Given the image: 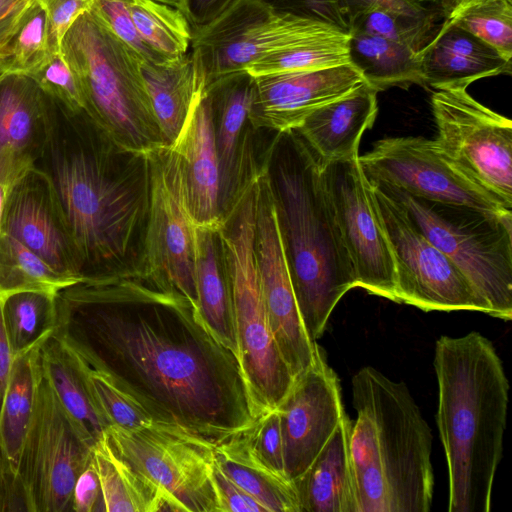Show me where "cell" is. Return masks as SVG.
I'll list each match as a JSON object with an SVG mask.
<instances>
[{
	"label": "cell",
	"mask_w": 512,
	"mask_h": 512,
	"mask_svg": "<svg viewBox=\"0 0 512 512\" xmlns=\"http://www.w3.org/2000/svg\"><path fill=\"white\" fill-rule=\"evenodd\" d=\"M40 365L64 409L95 441L100 439L107 426L94 410L80 378L52 335L40 346Z\"/></svg>",
	"instance_id": "37"
},
{
	"label": "cell",
	"mask_w": 512,
	"mask_h": 512,
	"mask_svg": "<svg viewBox=\"0 0 512 512\" xmlns=\"http://www.w3.org/2000/svg\"><path fill=\"white\" fill-rule=\"evenodd\" d=\"M258 180L219 228L230 278L237 360L254 418L277 408L294 376L270 328L254 250Z\"/></svg>",
	"instance_id": "7"
},
{
	"label": "cell",
	"mask_w": 512,
	"mask_h": 512,
	"mask_svg": "<svg viewBox=\"0 0 512 512\" xmlns=\"http://www.w3.org/2000/svg\"><path fill=\"white\" fill-rule=\"evenodd\" d=\"M253 76L246 70L223 74L205 87L213 117L219 164V205L223 219L259 178L263 164L255 152V131L249 118Z\"/></svg>",
	"instance_id": "19"
},
{
	"label": "cell",
	"mask_w": 512,
	"mask_h": 512,
	"mask_svg": "<svg viewBox=\"0 0 512 512\" xmlns=\"http://www.w3.org/2000/svg\"><path fill=\"white\" fill-rule=\"evenodd\" d=\"M91 461L100 484L97 511H170L159 489L117 453L105 432L93 445Z\"/></svg>",
	"instance_id": "30"
},
{
	"label": "cell",
	"mask_w": 512,
	"mask_h": 512,
	"mask_svg": "<svg viewBox=\"0 0 512 512\" xmlns=\"http://www.w3.org/2000/svg\"><path fill=\"white\" fill-rule=\"evenodd\" d=\"M370 189L394 257L398 303L426 312L468 310L489 315L487 302L458 266L413 225L396 202L371 184Z\"/></svg>",
	"instance_id": "13"
},
{
	"label": "cell",
	"mask_w": 512,
	"mask_h": 512,
	"mask_svg": "<svg viewBox=\"0 0 512 512\" xmlns=\"http://www.w3.org/2000/svg\"><path fill=\"white\" fill-rule=\"evenodd\" d=\"M377 93L365 82L318 107L293 130L323 163L358 157L362 135L377 116Z\"/></svg>",
	"instance_id": "26"
},
{
	"label": "cell",
	"mask_w": 512,
	"mask_h": 512,
	"mask_svg": "<svg viewBox=\"0 0 512 512\" xmlns=\"http://www.w3.org/2000/svg\"><path fill=\"white\" fill-rule=\"evenodd\" d=\"M241 0H188L192 29L204 27L236 6Z\"/></svg>",
	"instance_id": "51"
},
{
	"label": "cell",
	"mask_w": 512,
	"mask_h": 512,
	"mask_svg": "<svg viewBox=\"0 0 512 512\" xmlns=\"http://www.w3.org/2000/svg\"><path fill=\"white\" fill-rule=\"evenodd\" d=\"M77 77L83 110L121 148L149 154L166 147L141 71V58L93 11L61 42Z\"/></svg>",
	"instance_id": "6"
},
{
	"label": "cell",
	"mask_w": 512,
	"mask_h": 512,
	"mask_svg": "<svg viewBox=\"0 0 512 512\" xmlns=\"http://www.w3.org/2000/svg\"><path fill=\"white\" fill-rule=\"evenodd\" d=\"M141 71L166 147L178 139L205 79L189 52L163 63L141 61Z\"/></svg>",
	"instance_id": "29"
},
{
	"label": "cell",
	"mask_w": 512,
	"mask_h": 512,
	"mask_svg": "<svg viewBox=\"0 0 512 512\" xmlns=\"http://www.w3.org/2000/svg\"><path fill=\"white\" fill-rule=\"evenodd\" d=\"M396 202L413 225L462 271L489 306V315L512 318V211L491 212L428 200L368 181Z\"/></svg>",
	"instance_id": "8"
},
{
	"label": "cell",
	"mask_w": 512,
	"mask_h": 512,
	"mask_svg": "<svg viewBox=\"0 0 512 512\" xmlns=\"http://www.w3.org/2000/svg\"><path fill=\"white\" fill-rule=\"evenodd\" d=\"M264 160L299 312L316 341L339 300L357 287L354 268L317 154L292 129L277 133Z\"/></svg>",
	"instance_id": "4"
},
{
	"label": "cell",
	"mask_w": 512,
	"mask_h": 512,
	"mask_svg": "<svg viewBox=\"0 0 512 512\" xmlns=\"http://www.w3.org/2000/svg\"><path fill=\"white\" fill-rule=\"evenodd\" d=\"M254 250L270 328L296 379L314 363L318 344L307 333L299 312L266 164L258 178Z\"/></svg>",
	"instance_id": "16"
},
{
	"label": "cell",
	"mask_w": 512,
	"mask_h": 512,
	"mask_svg": "<svg viewBox=\"0 0 512 512\" xmlns=\"http://www.w3.org/2000/svg\"><path fill=\"white\" fill-rule=\"evenodd\" d=\"M52 337L77 373L94 410L107 428L117 426L127 430H135L154 422L103 373L89 365L68 344L57 329L53 332Z\"/></svg>",
	"instance_id": "34"
},
{
	"label": "cell",
	"mask_w": 512,
	"mask_h": 512,
	"mask_svg": "<svg viewBox=\"0 0 512 512\" xmlns=\"http://www.w3.org/2000/svg\"><path fill=\"white\" fill-rule=\"evenodd\" d=\"M50 97L36 166L49 178L82 262V281L141 279L150 204L149 154L114 143L82 110Z\"/></svg>",
	"instance_id": "2"
},
{
	"label": "cell",
	"mask_w": 512,
	"mask_h": 512,
	"mask_svg": "<svg viewBox=\"0 0 512 512\" xmlns=\"http://www.w3.org/2000/svg\"><path fill=\"white\" fill-rule=\"evenodd\" d=\"M346 415L309 468L294 482L301 512H357Z\"/></svg>",
	"instance_id": "27"
},
{
	"label": "cell",
	"mask_w": 512,
	"mask_h": 512,
	"mask_svg": "<svg viewBox=\"0 0 512 512\" xmlns=\"http://www.w3.org/2000/svg\"><path fill=\"white\" fill-rule=\"evenodd\" d=\"M177 153L188 210L196 226L219 227V164L210 100L203 89L173 146Z\"/></svg>",
	"instance_id": "23"
},
{
	"label": "cell",
	"mask_w": 512,
	"mask_h": 512,
	"mask_svg": "<svg viewBox=\"0 0 512 512\" xmlns=\"http://www.w3.org/2000/svg\"><path fill=\"white\" fill-rule=\"evenodd\" d=\"M5 303L6 300L0 297V408L16 355L8 331Z\"/></svg>",
	"instance_id": "52"
},
{
	"label": "cell",
	"mask_w": 512,
	"mask_h": 512,
	"mask_svg": "<svg viewBox=\"0 0 512 512\" xmlns=\"http://www.w3.org/2000/svg\"><path fill=\"white\" fill-rule=\"evenodd\" d=\"M8 186L0 183V229H1V223H2V217L6 202V197L8 193Z\"/></svg>",
	"instance_id": "54"
},
{
	"label": "cell",
	"mask_w": 512,
	"mask_h": 512,
	"mask_svg": "<svg viewBox=\"0 0 512 512\" xmlns=\"http://www.w3.org/2000/svg\"><path fill=\"white\" fill-rule=\"evenodd\" d=\"M358 157L322 162L326 193L357 287L398 303L393 253Z\"/></svg>",
	"instance_id": "15"
},
{
	"label": "cell",
	"mask_w": 512,
	"mask_h": 512,
	"mask_svg": "<svg viewBox=\"0 0 512 512\" xmlns=\"http://www.w3.org/2000/svg\"><path fill=\"white\" fill-rule=\"evenodd\" d=\"M215 462L267 512H301L294 482L275 473L257 458L241 431L215 445Z\"/></svg>",
	"instance_id": "31"
},
{
	"label": "cell",
	"mask_w": 512,
	"mask_h": 512,
	"mask_svg": "<svg viewBox=\"0 0 512 512\" xmlns=\"http://www.w3.org/2000/svg\"><path fill=\"white\" fill-rule=\"evenodd\" d=\"M442 24L463 29L512 59V0H441Z\"/></svg>",
	"instance_id": "35"
},
{
	"label": "cell",
	"mask_w": 512,
	"mask_h": 512,
	"mask_svg": "<svg viewBox=\"0 0 512 512\" xmlns=\"http://www.w3.org/2000/svg\"><path fill=\"white\" fill-rule=\"evenodd\" d=\"M95 442L59 402L39 360L20 470L24 510H72L75 482L90 463Z\"/></svg>",
	"instance_id": "9"
},
{
	"label": "cell",
	"mask_w": 512,
	"mask_h": 512,
	"mask_svg": "<svg viewBox=\"0 0 512 512\" xmlns=\"http://www.w3.org/2000/svg\"><path fill=\"white\" fill-rule=\"evenodd\" d=\"M5 73H6V70H5L4 64H3L2 60L0 59V76H2Z\"/></svg>",
	"instance_id": "56"
},
{
	"label": "cell",
	"mask_w": 512,
	"mask_h": 512,
	"mask_svg": "<svg viewBox=\"0 0 512 512\" xmlns=\"http://www.w3.org/2000/svg\"><path fill=\"white\" fill-rule=\"evenodd\" d=\"M414 1L426 6L427 4H431V5L439 4L441 0H414Z\"/></svg>",
	"instance_id": "55"
},
{
	"label": "cell",
	"mask_w": 512,
	"mask_h": 512,
	"mask_svg": "<svg viewBox=\"0 0 512 512\" xmlns=\"http://www.w3.org/2000/svg\"><path fill=\"white\" fill-rule=\"evenodd\" d=\"M58 298L24 292L6 300V320L15 353L53 334L60 321Z\"/></svg>",
	"instance_id": "38"
},
{
	"label": "cell",
	"mask_w": 512,
	"mask_h": 512,
	"mask_svg": "<svg viewBox=\"0 0 512 512\" xmlns=\"http://www.w3.org/2000/svg\"><path fill=\"white\" fill-rule=\"evenodd\" d=\"M368 181L384 182L428 200L463 204L491 212L512 211L473 183L422 137H391L358 157Z\"/></svg>",
	"instance_id": "17"
},
{
	"label": "cell",
	"mask_w": 512,
	"mask_h": 512,
	"mask_svg": "<svg viewBox=\"0 0 512 512\" xmlns=\"http://www.w3.org/2000/svg\"><path fill=\"white\" fill-rule=\"evenodd\" d=\"M266 1L279 10L325 22L350 33V23L343 0Z\"/></svg>",
	"instance_id": "46"
},
{
	"label": "cell",
	"mask_w": 512,
	"mask_h": 512,
	"mask_svg": "<svg viewBox=\"0 0 512 512\" xmlns=\"http://www.w3.org/2000/svg\"><path fill=\"white\" fill-rule=\"evenodd\" d=\"M220 226H196L197 312L211 335L236 355L232 292Z\"/></svg>",
	"instance_id": "28"
},
{
	"label": "cell",
	"mask_w": 512,
	"mask_h": 512,
	"mask_svg": "<svg viewBox=\"0 0 512 512\" xmlns=\"http://www.w3.org/2000/svg\"><path fill=\"white\" fill-rule=\"evenodd\" d=\"M350 33L321 38L307 44L266 56L245 70L253 77L281 73L316 70L350 63Z\"/></svg>",
	"instance_id": "39"
},
{
	"label": "cell",
	"mask_w": 512,
	"mask_h": 512,
	"mask_svg": "<svg viewBox=\"0 0 512 512\" xmlns=\"http://www.w3.org/2000/svg\"><path fill=\"white\" fill-rule=\"evenodd\" d=\"M212 481L216 512H267L264 506L226 476L215 461Z\"/></svg>",
	"instance_id": "47"
},
{
	"label": "cell",
	"mask_w": 512,
	"mask_h": 512,
	"mask_svg": "<svg viewBox=\"0 0 512 512\" xmlns=\"http://www.w3.org/2000/svg\"><path fill=\"white\" fill-rule=\"evenodd\" d=\"M48 94L29 76H0V183L11 186L40 159L47 137Z\"/></svg>",
	"instance_id": "22"
},
{
	"label": "cell",
	"mask_w": 512,
	"mask_h": 512,
	"mask_svg": "<svg viewBox=\"0 0 512 512\" xmlns=\"http://www.w3.org/2000/svg\"><path fill=\"white\" fill-rule=\"evenodd\" d=\"M277 410L285 474L293 482L309 468L347 415L338 376L319 345L314 363L294 380Z\"/></svg>",
	"instance_id": "18"
},
{
	"label": "cell",
	"mask_w": 512,
	"mask_h": 512,
	"mask_svg": "<svg viewBox=\"0 0 512 512\" xmlns=\"http://www.w3.org/2000/svg\"><path fill=\"white\" fill-rule=\"evenodd\" d=\"M149 157L150 204L139 280L181 294L197 310L196 224L187 207L179 159L172 147Z\"/></svg>",
	"instance_id": "14"
},
{
	"label": "cell",
	"mask_w": 512,
	"mask_h": 512,
	"mask_svg": "<svg viewBox=\"0 0 512 512\" xmlns=\"http://www.w3.org/2000/svg\"><path fill=\"white\" fill-rule=\"evenodd\" d=\"M341 32L346 31L279 10L266 0H241L215 21L193 30L190 52L206 86L266 56Z\"/></svg>",
	"instance_id": "10"
},
{
	"label": "cell",
	"mask_w": 512,
	"mask_h": 512,
	"mask_svg": "<svg viewBox=\"0 0 512 512\" xmlns=\"http://www.w3.org/2000/svg\"><path fill=\"white\" fill-rule=\"evenodd\" d=\"M349 55L365 82L377 92L423 86L418 52L406 45L354 31L350 33Z\"/></svg>",
	"instance_id": "32"
},
{
	"label": "cell",
	"mask_w": 512,
	"mask_h": 512,
	"mask_svg": "<svg viewBox=\"0 0 512 512\" xmlns=\"http://www.w3.org/2000/svg\"><path fill=\"white\" fill-rule=\"evenodd\" d=\"M46 12L33 0L1 59L6 73L30 76L51 57Z\"/></svg>",
	"instance_id": "40"
},
{
	"label": "cell",
	"mask_w": 512,
	"mask_h": 512,
	"mask_svg": "<svg viewBox=\"0 0 512 512\" xmlns=\"http://www.w3.org/2000/svg\"><path fill=\"white\" fill-rule=\"evenodd\" d=\"M365 83L350 63L253 77L249 118L255 129H295L312 111Z\"/></svg>",
	"instance_id": "21"
},
{
	"label": "cell",
	"mask_w": 512,
	"mask_h": 512,
	"mask_svg": "<svg viewBox=\"0 0 512 512\" xmlns=\"http://www.w3.org/2000/svg\"><path fill=\"white\" fill-rule=\"evenodd\" d=\"M31 77L43 92L71 110H82L81 89L73 70L61 52L54 53Z\"/></svg>",
	"instance_id": "43"
},
{
	"label": "cell",
	"mask_w": 512,
	"mask_h": 512,
	"mask_svg": "<svg viewBox=\"0 0 512 512\" xmlns=\"http://www.w3.org/2000/svg\"><path fill=\"white\" fill-rule=\"evenodd\" d=\"M79 283L50 267L37 254L17 239L0 230V297L24 292L57 298L60 293Z\"/></svg>",
	"instance_id": "33"
},
{
	"label": "cell",
	"mask_w": 512,
	"mask_h": 512,
	"mask_svg": "<svg viewBox=\"0 0 512 512\" xmlns=\"http://www.w3.org/2000/svg\"><path fill=\"white\" fill-rule=\"evenodd\" d=\"M351 385L357 512H429L433 436L408 387L371 366L360 369Z\"/></svg>",
	"instance_id": "5"
},
{
	"label": "cell",
	"mask_w": 512,
	"mask_h": 512,
	"mask_svg": "<svg viewBox=\"0 0 512 512\" xmlns=\"http://www.w3.org/2000/svg\"><path fill=\"white\" fill-rule=\"evenodd\" d=\"M113 448L163 494L170 511L216 512L215 444L153 422L140 429L109 426Z\"/></svg>",
	"instance_id": "12"
},
{
	"label": "cell",
	"mask_w": 512,
	"mask_h": 512,
	"mask_svg": "<svg viewBox=\"0 0 512 512\" xmlns=\"http://www.w3.org/2000/svg\"><path fill=\"white\" fill-rule=\"evenodd\" d=\"M100 500V484L92 461L77 478L72 498L75 512L97 511Z\"/></svg>",
	"instance_id": "49"
},
{
	"label": "cell",
	"mask_w": 512,
	"mask_h": 512,
	"mask_svg": "<svg viewBox=\"0 0 512 512\" xmlns=\"http://www.w3.org/2000/svg\"><path fill=\"white\" fill-rule=\"evenodd\" d=\"M43 338L16 352L0 408V510L23 504L20 470L34 403ZM24 510V506H23Z\"/></svg>",
	"instance_id": "25"
},
{
	"label": "cell",
	"mask_w": 512,
	"mask_h": 512,
	"mask_svg": "<svg viewBox=\"0 0 512 512\" xmlns=\"http://www.w3.org/2000/svg\"><path fill=\"white\" fill-rule=\"evenodd\" d=\"M38 1L46 12L50 49L52 53H58L67 31L82 14L91 10L95 0Z\"/></svg>",
	"instance_id": "45"
},
{
	"label": "cell",
	"mask_w": 512,
	"mask_h": 512,
	"mask_svg": "<svg viewBox=\"0 0 512 512\" xmlns=\"http://www.w3.org/2000/svg\"><path fill=\"white\" fill-rule=\"evenodd\" d=\"M436 422L448 470L449 512H489L503 453L509 383L493 343L479 332L435 345Z\"/></svg>",
	"instance_id": "3"
},
{
	"label": "cell",
	"mask_w": 512,
	"mask_h": 512,
	"mask_svg": "<svg viewBox=\"0 0 512 512\" xmlns=\"http://www.w3.org/2000/svg\"><path fill=\"white\" fill-rule=\"evenodd\" d=\"M435 151L457 171L512 209V122L475 100L467 89L431 97Z\"/></svg>",
	"instance_id": "11"
},
{
	"label": "cell",
	"mask_w": 512,
	"mask_h": 512,
	"mask_svg": "<svg viewBox=\"0 0 512 512\" xmlns=\"http://www.w3.org/2000/svg\"><path fill=\"white\" fill-rule=\"evenodd\" d=\"M423 86L435 90L467 89L473 82L511 74V60L477 36L440 24L418 51Z\"/></svg>",
	"instance_id": "24"
},
{
	"label": "cell",
	"mask_w": 512,
	"mask_h": 512,
	"mask_svg": "<svg viewBox=\"0 0 512 512\" xmlns=\"http://www.w3.org/2000/svg\"><path fill=\"white\" fill-rule=\"evenodd\" d=\"M60 296L57 331L154 422L217 445L255 420L236 355L181 294L134 279Z\"/></svg>",
	"instance_id": "1"
},
{
	"label": "cell",
	"mask_w": 512,
	"mask_h": 512,
	"mask_svg": "<svg viewBox=\"0 0 512 512\" xmlns=\"http://www.w3.org/2000/svg\"><path fill=\"white\" fill-rule=\"evenodd\" d=\"M134 25L146 45L165 60L187 54L192 26L179 9L156 0H128Z\"/></svg>",
	"instance_id": "36"
},
{
	"label": "cell",
	"mask_w": 512,
	"mask_h": 512,
	"mask_svg": "<svg viewBox=\"0 0 512 512\" xmlns=\"http://www.w3.org/2000/svg\"><path fill=\"white\" fill-rule=\"evenodd\" d=\"M91 11L103 20L142 61L152 63L168 61L150 49L141 38L132 20L128 0H95Z\"/></svg>",
	"instance_id": "44"
},
{
	"label": "cell",
	"mask_w": 512,
	"mask_h": 512,
	"mask_svg": "<svg viewBox=\"0 0 512 512\" xmlns=\"http://www.w3.org/2000/svg\"><path fill=\"white\" fill-rule=\"evenodd\" d=\"M343 2L350 24L356 18L376 10L416 16L430 9L414 0H343Z\"/></svg>",
	"instance_id": "48"
},
{
	"label": "cell",
	"mask_w": 512,
	"mask_h": 512,
	"mask_svg": "<svg viewBox=\"0 0 512 512\" xmlns=\"http://www.w3.org/2000/svg\"><path fill=\"white\" fill-rule=\"evenodd\" d=\"M1 231L58 273L82 281V262L55 191L37 166L8 188Z\"/></svg>",
	"instance_id": "20"
},
{
	"label": "cell",
	"mask_w": 512,
	"mask_h": 512,
	"mask_svg": "<svg viewBox=\"0 0 512 512\" xmlns=\"http://www.w3.org/2000/svg\"><path fill=\"white\" fill-rule=\"evenodd\" d=\"M179 9L188 18V0H156Z\"/></svg>",
	"instance_id": "53"
},
{
	"label": "cell",
	"mask_w": 512,
	"mask_h": 512,
	"mask_svg": "<svg viewBox=\"0 0 512 512\" xmlns=\"http://www.w3.org/2000/svg\"><path fill=\"white\" fill-rule=\"evenodd\" d=\"M441 19L439 9L412 16L385 10L364 14L350 24L357 31L382 37L419 51L432 37Z\"/></svg>",
	"instance_id": "41"
},
{
	"label": "cell",
	"mask_w": 512,
	"mask_h": 512,
	"mask_svg": "<svg viewBox=\"0 0 512 512\" xmlns=\"http://www.w3.org/2000/svg\"><path fill=\"white\" fill-rule=\"evenodd\" d=\"M241 434L257 458L272 471L287 478L281 422L277 408L256 417L250 426L241 430Z\"/></svg>",
	"instance_id": "42"
},
{
	"label": "cell",
	"mask_w": 512,
	"mask_h": 512,
	"mask_svg": "<svg viewBox=\"0 0 512 512\" xmlns=\"http://www.w3.org/2000/svg\"><path fill=\"white\" fill-rule=\"evenodd\" d=\"M33 0H0V59Z\"/></svg>",
	"instance_id": "50"
}]
</instances>
